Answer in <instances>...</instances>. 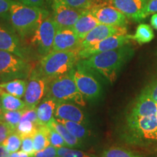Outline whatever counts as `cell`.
<instances>
[{"instance_id":"30bf717a","label":"cell","mask_w":157,"mask_h":157,"mask_svg":"<svg viewBox=\"0 0 157 157\" xmlns=\"http://www.w3.org/2000/svg\"><path fill=\"white\" fill-rule=\"evenodd\" d=\"M52 18L58 29H72L86 10L71 7L58 1L52 0Z\"/></svg>"},{"instance_id":"e575fe53","label":"cell","mask_w":157,"mask_h":157,"mask_svg":"<svg viewBox=\"0 0 157 157\" xmlns=\"http://www.w3.org/2000/svg\"><path fill=\"white\" fill-rule=\"evenodd\" d=\"M21 151L32 156L34 154L35 150L34 148V142L32 137H22V143H21Z\"/></svg>"},{"instance_id":"9c48e42d","label":"cell","mask_w":157,"mask_h":157,"mask_svg":"<svg viewBox=\"0 0 157 157\" xmlns=\"http://www.w3.org/2000/svg\"><path fill=\"white\" fill-rule=\"evenodd\" d=\"M30 66L26 60L12 52L0 50V76L12 77L25 76Z\"/></svg>"},{"instance_id":"836d02e7","label":"cell","mask_w":157,"mask_h":157,"mask_svg":"<svg viewBox=\"0 0 157 157\" xmlns=\"http://www.w3.org/2000/svg\"><path fill=\"white\" fill-rule=\"evenodd\" d=\"M56 156H58V148L50 145L43 150L35 152L31 157H56Z\"/></svg>"},{"instance_id":"83f0119b","label":"cell","mask_w":157,"mask_h":157,"mask_svg":"<svg viewBox=\"0 0 157 157\" xmlns=\"http://www.w3.org/2000/svg\"><path fill=\"white\" fill-rule=\"evenodd\" d=\"M38 125L36 123L29 120L21 119L18 126L16 129V132L21 135V137H32L33 135L36 132L37 129L39 128Z\"/></svg>"},{"instance_id":"7402d4cb","label":"cell","mask_w":157,"mask_h":157,"mask_svg":"<svg viewBox=\"0 0 157 157\" xmlns=\"http://www.w3.org/2000/svg\"><path fill=\"white\" fill-rule=\"evenodd\" d=\"M26 82L21 78H15L7 82L0 83V88L15 97L21 98L24 97L26 90Z\"/></svg>"},{"instance_id":"4fadbf2b","label":"cell","mask_w":157,"mask_h":157,"mask_svg":"<svg viewBox=\"0 0 157 157\" xmlns=\"http://www.w3.org/2000/svg\"><path fill=\"white\" fill-rule=\"evenodd\" d=\"M0 50L7 51L20 58L28 60L29 52L21 44L15 30L0 21Z\"/></svg>"},{"instance_id":"60d3db41","label":"cell","mask_w":157,"mask_h":157,"mask_svg":"<svg viewBox=\"0 0 157 157\" xmlns=\"http://www.w3.org/2000/svg\"><path fill=\"white\" fill-rule=\"evenodd\" d=\"M9 157H31V156L23 151H17L10 153Z\"/></svg>"},{"instance_id":"5bb4252c","label":"cell","mask_w":157,"mask_h":157,"mask_svg":"<svg viewBox=\"0 0 157 157\" xmlns=\"http://www.w3.org/2000/svg\"><path fill=\"white\" fill-rule=\"evenodd\" d=\"M119 34H127L126 27H119L100 23L82 39L80 44V50L95 45L113 35Z\"/></svg>"},{"instance_id":"ffe728a7","label":"cell","mask_w":157,"mask_h":157,"mask_svg":"<svg viewBox=\"0 0 157 157\" xmlns=\"http://www.w3.org/2000/svg\"><path fill=\"white\" fill-rule=\"evenodd\" d=\"M48 125L53 127L56 131H58L60 133V135L64 139L65 142L67 145V147L72 148H82V140H79L77 137L71 134L68 129H66V127L62 123L59 122L55 117L52 118Z\"/></svg>"},{"instance_id":"8992f818","label":"cell","mask_w":157,"mask_h":157,"mask_svg":"<svg viewBox=\"0 0 157 157\" xmlns=\"http://www.w3.org/2000/svg\"><path fill=\"white\" fill-rule=\"evenodd\" d=\"M68 73L73 77L76 87L84 98L95 100L101 96V84L95 78L91 71L83 66L79 60Z\"/></svg>"},{"instance_id":"ee69618b","label":"cell","mask_w":157,"mask_h":157,"mask_svg":"<svg viewBox=\"0 0 157 157\" xmlns=\"http://www.w3.org/2000/svg\"><path fill=\"white\" fill-rule=\"evenodd\" d=\"M4 111H4L2 105V103H1V100H0V120H1Z\"/></svg>"},{"instance_id":"ab89813d","label":"cell","mask_w":157,"mask_h":157,"mask_svg":"<svg viewBox=\"0 0 157 157\" xmlns=\"http://www.w3.org/2000/svg\"><path fill=\"white\" fill-rule=\"evenodd\" d=\"M17 1L25 5L40 7V8H43L45 2V0H17Z\"/></svg>"},{"instance_id":"f546056e","label":"cell","mask_w":157,"mask_h":157,"mask_svg":"<svg viewBox=\"0 0 157 157\" xmlns=\"http://www.w3.org/2000/svg\"><path fill=\"white\" fill-rule=\"evenodd\" d=\"M21 143H22V137L16 131H15L10 134L2 144L10 153H13L19 150L21 147Z\"/></svg>"},{"instance_id":"d590c367","label":"cell","mask_w":157,"mask_h":157,"mask_svg":"<svg viewBox=\"0 0 157 157\" xmlns=\"http://www.w3.org/2000/svg\"><path fill=\"white\" fill-rule=\"evenodd\" d=\"M15 0H0V17L8 19L10 10Z\"/></svg>"},{"instance_id":"44dd1931","label":"cell","mask_w":157,"mask_h":157,"mask_svg":"<svg viewBox=\"0 0 157 157\" xmlns=\"http://www.w3.org/2000/svg\"><path fill=\"white\" fill-rule=\"evenodd\" d=\"M0 100L4 111H21L27 109L25 103L21 98L10 95L0 88Z\"/></svg>"},{"instance_id":"e0dca14e","label":"cell","mask_w":157,"mask_h":157,"mask_svg":"<svg viewBox=\"0 0 157 157\" xmlns=\"http://www.w3.org/2000/svg\"><path fill=\"white\" fill-rule=\"evenodd\" d=\"M54 117L58 119L75 121L84 125L87 123V118L84 111L76 104L70 102H58Z\"/></svg>"},{"instance_id":"277c9868","label":"cell","mask_w":157,"mask_h":157,"mask_svg":"<svg viewBox=\"0 0 157 157\" xmlns=\"http://www.w3.org/2000/svg\"><path fill=\"white\" fill-rule=\"evenodd\" d=\"M78 51H51L41 59L38 71L50 81L68 74L80 60Z\"/></svg>"},{"instance_id":"7c38bea8","label":"cell","mask_w":157,"mask_h":157,"mask_svg":"<svg viewBox=\"0 0 157 157\" xmlns=\"http://www.w3.org/2000/svg\"><path fill=\"white\" fill-rule=\"evenodd\" d=\"M131 39H132V36L127 34L113 35L101 41L95 45L81 49L78 51V56L80 59L87 58L93 55L114 50L123 45L129 44Z\"/></svg>"},{"instance_id":"f1b7e54d","label":"cell","mask_w":157,"mask_h":157,"mask_svg":"<svg viewBox=\"0 0 157 157\" xmlns=\"http://www.w3.org/2000/svg\"><path fill=\"white\" fill-rule=\"evenodd\" d=\"M78 10H90L98 5V0H52Z\"/></svg>"},{"instance_id":"52a82bcc","label":"cell","mask_w":157,"mask_h":157,"mask_svg":"<svg viewBox=\"0 0 157 157\" xmlns=\"http://www.w3.org/2000/svg\"><path fill=\"white\" fill-rule=\"evenodd\" d=\"M58 30L52 17L44 18L33 34L31 42L36 47L38 53L42 57L52 51L55 36Z\"/></svg>"},{"instance_id":"7a4b0ae2","label":"cell","mask_w":157,"mask_h":157,"mask_svg":"<svg viewBox=\"0 0 157 157\" xmlns=\"http://www.w3.org/2000/svg\"><path fill=\"white\" fill-rule=\"evenodd\" d=\"M134 52L132 47L127 44L114 50L80 59L79 61L91 71H95L113 83L121 68L134 56Z\"/></svg>"},{"instance_id":"d6986e66","label":"cell","mask_w":157,"mask_h":157,"mask_svg":"<svg viewBox=\"0 0 157 157\" xmlns=\"http://www.w3.org/2000/svg\"><path fill=\"white\" fill-rule=\"evenodd\" d=\"M100 23L92 14L90 10H86L77 20L72 29L82 40Z\"/></svg>"},{"instance_id":"b9f144b4","label":"cell","mask_w":157,"mask_h":157,"mask_svg":"<svg viewBox=\"0 0 157 157\" xmlns=\"http://www.w3.org/2000/svg\"><path fill=\"white\" fill-rule=\"evenodd\" d=\"M10 153L3 144H0V157H9Z\"/></svg>"},{"instance_id":"603a6c76","label":"cell","mask_w":157,"mask_h":157,"mask_svg":"<svg viewBox=\"0 0 157 157\" xmlns=\"http://www.w3.org/2000/svg\"><path fill=\"white\" fill-rule=\"evenodd\" d=\"M59 122L62 123L66 129H68V132L71 134H72L74 136L77 137L78 139L83 141L84 139H86L89 136L90 131L85 125L82 124L75 122V121L63 120V119H56Z\"/></svg>"},{"instance_id":"484cf974","label":"cell","mask_w":157,"mask_h":157,"mask_svg":"<svg viewBox=\"0 0 157 157\" xmlns=\"http://www.w3.org/2000/svg\"><path fill=\"white\" fill-rule=\"evenodd\" d=\"M101 157H146L121 147H111L104 150Z\"/></svg>"},{"instance_id":"f35d334b","label":"cell","mask_w":157,"mask_h":157,"mask_svg":"<svg viewBox=\"0 0 157 157\" xmlns=\"http://www.w3.org/2000/svg\"><path fill=\"white\" fill-rule=\"evenodd\" d=\"M13 132H15L2 120H0V144H2L7 137Z\"/></svg>"},{"instance_id":"cb8c5ba5","label":"cell","mask_w":157,"mask_h":157,"mask_svg":"<svg viewBox=\"0 0 157 157\" xmlns=\"http://www.w3.org/2000/svg\"><path fill=\"white\" fill-rule=\"evenodd\" d=\"M35 151L43 150L50 145L48 138V126H40L32 136Z\"/></svg>"},{"instance_id":"5b68a950","label":"cell","mask_w":157,"mask_h":157,"mask_svg":"<svg viewBox=\"0 0 157 157\" xmlns=\"http://www.w3.org/2000/svg\"><path fill=\"white\" fill-rule=\"evenodd\" d=\"M46 96L58 102H70L82 107L86 105L84 97L78 90L69 73L51 79Z\"/></svg>"},{"instance_id":"4dcf8cb0","label":"cell","mask_w":157,"mask_h":157,"mask_svg":"<svg viewBox=\"0 0 157 157\" xmlns=\"http://www.w3.org/2000/svg\"><path fill=\"white\" fill-rule=\"evenodd\" d=\"M58 155L63 157H98L95 154H89L67 146L58 148Z\"/></svg>"},{"instance_id":"d4e9b609","label":"cell","mask_w":157,"mask_h":157,"mask_svg":"<svg viewBox=\"0 0 157 157\" xmlns=\"http://www.w3.org/2000/svg\"><path fill=\"white\" fill-rule=\"evenodd\" d=\"M154 37V33L151 27L143 23L137 27L136 31L132 36V39L139 44H146L152 41Z\"/></svg>"},{"instance_id":"8fae6325","label":"cell","mask_w":157,"mask_h":157,"mask_svg":"<svg viewBox=\"0 0 157 157\" xmlns=\"http://www.w3.org/2000/svg\"><path fill=\"white\" fill-rule=\"evenodd\" d=\"M90 11L102 24L126 27L127 17L114 6L108 4H98L90 9Z\"/></svg>"},{"instance_id":"2e32d148","label":"cell","mask_w":157,"mask_h":157,"mask_svg":"<svg viewBox=\"0 0 157 157\" xmlns=\"http://www.w3.org/2000/svg\"><path fill=\"white\" fill-rule=\"evenodd\" d=\"M148 0H111L116 8L122 13L127 18L139 22L143 18V12Z\"/></svg>"},{"instance_id":"7bdbcfd3","label":"cell","mask_w":157,"mask_h":157,"mask_svg":"<svg viewBox=\"0 0 157 157\" xmlns=\"http://www.w3.org/2000/svg\"><path fill=\"white\" fill-rule=\"evenodd\" d=\"M151 24L153 28L157 30V13H154L151 17Z\"/></svg>"},{"instance_id":"1f68e13d","label":"cell","mask_w":157,"mask_h":157,"mask_svg":"<svg viewBox=\"0 0 157 157\" xmlns=\"http://www.w3.org/2000/svg\"><path fill=\"white\" fill-rule=\"evenodd\" d=\"M48 134L51 146L56 147L57 148L67 146L64 139L60 135V133L50 125H48Z\"/></svg>"},{"instance_id":"ba28073f","label":"cell","mask_w":157,"mask_h":157,"mask_svg":"<svg viewBox=\"0 0 157 157\" xmlns=\"http://www.w3.org/2000/svg\"><path fill=\"white\" fill-rule=\"evenodd\" d=\"M50 80L39 71H34L31 74L26 85L24 102L27 109H34L46 96Z\"/></svg>"},{"instance_id":"6da1fadb","label":"cell","mask_w":157,"mask_h":157,"mask_svg":"<svg viewBox=\"0 0 157 157\" xmlns=\"http://www.w3.org/2000/svg\"><path fill=\"white\" fill-rule=\"evenodd\" d=\"M124 139L137 146L157 143V103L143 91L126 115Z\"/></svg>"},{"instance_id":"ac0fdd59","label":"cell","mask_w":157,"mask_h":157,"mask_svg":"<svg viewBox=\"0 0 157 157\" xmlns=\"http://www.w3.org/2000/svg\"><path fill=\"white\" fill-rule=\"evenodd\" d=\"M58 102L53 98L45 96L36 107L39 126H48L56 111Z\"/></svg>"},{"instance_id":"74e56055","label":"cell","mask_w":157,"mask_h":157,"mask_svg":"<svg viewBox=\"0 0 157 157\" xmlns=\"http://www.w3.org/2000/svg\"><path fill=\"white\" fill-rule=\"evenodd\" d=\"M21 119L24 120H29L36 123L39 126L38 124V118H37V113L36 108L34 109H25L23 111V116L21 117Z\"/></svg>"},{"instance_id":"9a60e30c","label":"cell","mask_w":157,"mask_h":157,"mask_svg":"<svg viewBox=\"0 0 157 157\" xmlns=\"http://www.w3.org/2000/svg\"><path fill=\"white\" fill-rule=\"evenodd\" d=\"M81 39L73 29H58L52 51L80 50Z\"/></svg>"},{"instance_id":"4316f807","label":"cell","mask_w":157,"mask_h":157,"mask_svg":"<svg viewBox=\"0 0 157 157\" xmlns=\"http://www.w3.org/2000/svg\"><path fill=\"white\" fill-rule=\"evenodd\" d=\"M25 110V109H24ZM24 110L21 111H5L1 120L7 124L13 131H16Z\"/></svg>"},{"instance_id":"d6a6232c","label":"cell","mask_w":157,"mask_h":157,"mask_svg":"<svg viewBox=\"0 0 157 157\" xmlns=\"http://www.w3.org/2000/svg\"><path fill=\"white\" fill-rule=\"evenodd\" d=\"M143 92L152 98V99L157 103V74L156 75L152 78L148 85L142 90Z\"/></svg>"},{"instance_id":"3957f363","label":"cell","mask_w":157,"mask_h":157,"mask_svg":"<svg viewBox=\"0 0 157 157\" xmlns=\"http://www.w3.org/2000/svg\"><path fill=\"white\" fill-rule=\"evenodd\" d=\"M49 16L44 8L30 7L15 0L10 10L8 21L21 38L33 35L40 23Z\"/></svg>"},{"instance_id":"8d00e7d4","label":"cell","mask_w":157,"mask_h":157,"mask_svg":"<svg viewBox=\"0 0 157 157\" xmlns=\"http://www.w3.org/2000/svg\"><path fill=\"white\" fill-rule=\"evenodd\" d=\"M157 13V0H148L143 12V18Z\"/></svg>"},{"instance_id":"f6af8a7d","label":"cell","mask_w":157,"mask_h":157,"mask_svg":"<svg viewBox=\"0 0 157 157\" xmlns=\"http://www.w3.org/2000/svg\"><path fill=\"white\" fill-rule=\"evenodd\" d=\"M56 157H63V156H58H58H56Z\"/></svg>"}]
</instances>
